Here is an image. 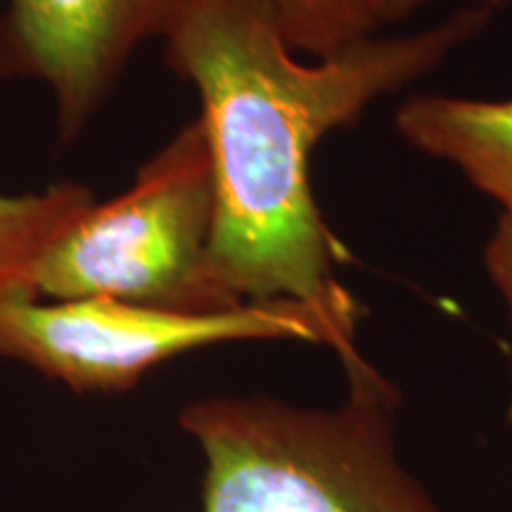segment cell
<instances>
[{
  "label": "cell",
  "instance_id": "cell-8",
  "mask_svg": "<svg viewBox=\"0 0 512 512\" xmlns=\"http://www.w3.org/2000/svg\"><path fill=\"white\" fill-rule=\"evenodd\" d=\"M287 46L320 60L373 36L380 24L366 0H268Z\"/></svg>",
  "mask_w": 512,
  "mask_h": 512
},
{
  "label": "cell",
  "instance_id": "cell-3",
  "mask_svg": "<svg viewBox=\"0 0 512 512\" xmlns=\"http://www.w3.org/2000/svg\"><path fill=\"white\" fill-rule=\"evenodd\" d=\"M214 166L200 117L185 124L107 202H95L43 256L36 299H117L183 313L242 302L211 271Z\"/></svg>",
  "mask_w": 512,
  "mask_h": 512
},
{
  "label": "cell",
  "instance_id": "cell-7",
  "mask_svg": "<svg viewBox=\"0 0 512 512\" xmlns=\"http://www.w3.org/2000/svg\"><path fill=\"white\" fill-rule=\"evenodd\" d=\"M95 202L91 188L72 181L29 195L0 192V306L36 299L34 275L43 256Z\"/></svg>",
  "mask_w": 512,
  "mask_h": 512
},
{
  "label": "cell",
  "instance_id": "cell-6",
  "mask_svg": "<svg viewBox=\"0 0 512 512\" xmlns=\"http://www.w3.org/2000/svg\"><path fill=\"white\" fill-rule=\"evenodd\" d=\"M394 121L413 150L456 166L472 188L512 209V98L420 93L401 102Z\"/></svg>",
  "mask_w": 512,
  "mask_h": 512
},
{
  "label": "cell",
  "instance_id": "cell-1",
  "mask_svg": "<svg viewBox=\"0 0 512 512\" xmlns=\"http://www.w3.org/2000/svg\"><path fill=\"white\" fill-rule=\"evenodd\" d=\"M460 10L408 36H366L297 60L268 0H188L164 60L200 95L216 188L211 271L230 297L361 309L339 283L351 259L311 188V157L375 100L425 79L489 24Z\"/></svg>",
  "mask_w": 512,
  "mask_h": 512
},
{
  "label": "cell",
  "instance_id": "cell-10",
  "mask_svg": "<svg viewBox=\"0 0 512 512\" xmlns=\"http://www.w3.org/2000/svg\"><path fill=\"white\" fill-rule=\"evenodd\" d=\"M427 3H432V0H366V5L373 12L375 22L380 27H387V24H396L401 19L411 17L415 10L425 8ZM467 3H472L475 8L494 12L498 8H508V5H512V0H467Z\"/></svg>",
  "mask_w": 512,
  "mask_h": 512
},
{
  "label": "cell",
  "instance_id": "cell-4",
  "mask_svg": "<svg viewBox=\"0 0 512 512\" xmlns=\"http://www.w3.org/2000/svg\"><path fill=\"white\" fill-rule=\"evenodd\" d=\"M361 309L252 302L183 313L117 299L0 306V358L22 363L76 394H121L147 373L192 351L233 342H304L337 358L358 349Z\"/></svg>",
  "mask_w": 512,
  "mask_h": 512
},
{
  "label": "cell",
  "instance_id": "cell-5",
  "mask_svg": "<svg viewBox=\"0 0 512 512\" xmlns=\"http://www.w3.org/2000/svg\"><path fill=\"white\" fill-rule=\"evenodd\" d=\"M188 0H5L0 79H36L72 140L110 98L126 64L164 38Z\"/></svg>",
  "mask_w": 512,
  "mask_h": 512
},
{
  "label": "cell",
  "instance_id": "cell-2",
  "mask_svg": "<svg viewBox=\"0 0 512 512\" xmlns=\"http://www.w3.org/2000/svg\"><path fill=\"white\" fill-rule=\"evenodd\" d=\"M339 363L335 406L204 396L183 408L202 458L197 512H444L399 453V387L361 349Z\"/></svg>",
  "mask_w": 512,
  "mask_h": 512
},
{
  "label": "cell",
  "instance_id": "cell-9",
  "mask_svg": "<svg viewBox=\"0 0 512 512\" xmlns=\"http://www.w3.org/2000/svg\"><path fill=\"white\" fill-rule=\"evenodd\" d=\"M484 266L491 283L501 294L505 309H508V320L512 328V209H501L494 233L486 242ZM508 422L512 425V399L508 406Z\"/></svg>",
  "mask_w": 512,
  "mask_h": 512
}]
</instances>
